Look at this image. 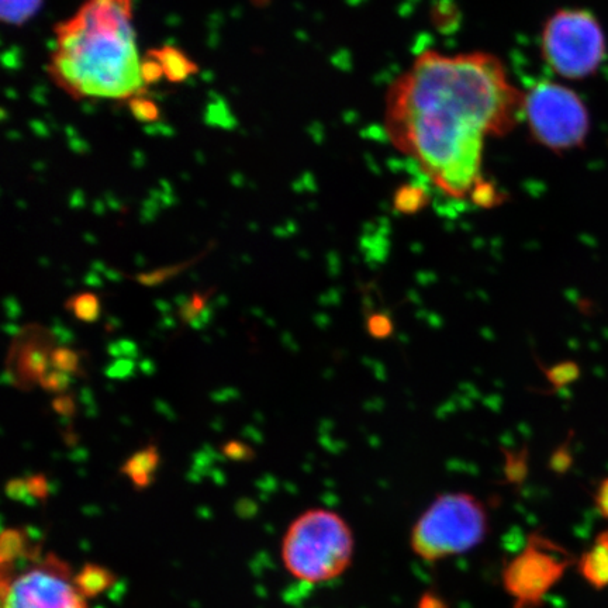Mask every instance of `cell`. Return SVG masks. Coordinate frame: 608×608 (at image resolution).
I'll return each mask as SVG.
<instances>
[{
  "instance_id": "obj_1",
  "label": "cell",
  "mask_w": 608,
  "mask_h": 608,
  "mask_svg": "<svg viewBox=\"0 0 608 608\" xmlns=\"http://www.w3.org/2000/svg\"><path fill=\"white\" fill-rule=\"evenodd\" d=\"M523 102L494 55L424 51L390 85L383 126L435 188L448 198L473 199L487 185V138L509 134L523 119Z\"/></svg>"
},
{
  "instance_id": "obj_2",
  "label": "cell",
  "mask_w": 608,
  "mask_h": 608,
  "mask_svg": "<svg viewBox=\"0 0 608 608\" xmlns=\"http://www.w3.org/2000/svg\"><path fill=\"white\" fill-rule=\"evenodd\" d=\"M131 0H88L58 27L55 81L79 98H129L143 88Z\"/></svg>"
},
{
  "instance_id": "obj_3",
  "label": "cell",
  "mask_w": 608,
  "mask_h": 608,
  "mask_svg": "<svg viewBox=\"0 0 608 608\" xmlns=\"http://www.w3.org/2000/svg\"><path fill=\"white\" fill-rule=\"evenodd\" d=\"M354 547V534L340 514L313 509L290 524L282 559L290 575L302 582H330L350 568Z\"/></svg>"
},
{
  "instance_id": "obj_4",
  "label": "cell",
  "mask_w": 608,
  "mask_h": 608,
  "mask_svg": "<svg viewBox=\"0 0 608 608\" xmlns=\"http://www.w3.org/2000/svg\"><path fill=\"white\" fill-rule=\"evenodd\" d=\"M489 534L485 506L473 494L438 496L414 524L410 545L418 558L437 562L478 547Z\"/></svg>"
},
{
  "instance_id": "obj_5",
  "label": "cell",
  "mask_w": 608,
  "mask_h": 608,
  "mask_svg": "<svg viewBox=\"0 0 608 608\" xmlns=\"http://www.w3.org/2000/svg\"><path fill=\"white\" fill-rule=\"evenodd\" d=\"M542 57L556 75L589 78L606 57V37L599 20L579 9H562L542 29Z\"/></svg>"
},
{
  "instance_id": "obj_6",
  "label": "cell",
  "mask_w": 608,
  "mask_h": 608,
  "mask_svg": "<svg viewBox=\"0 0 608 608\" xmlns=\"http://www.w3.org/2000/svg\"><path fill=\"white\" fill-rule=\"evenodd\" d=\"M523 119L531 137L555 152L582 147L590 130L583 100L556 82H537L524 93Z\"/></svg>"
},
{
  "instance_id": "obj_7",
  "label": "cell",
  "mask_w": 608,
  "mask_h": 608,
  "mask_svg": "<svg viewBox=\"0 0 608 608\" xmlns=\"http://www.w3.org/2000/svg\"><path fill=\"white\" fill-rule=\"evenodd\" d=\"M576 558L544 532L528 535L523 551L504 565V590L513 608H540L552 587L561 582Z\"/></svg>"
},
{
  "instance_id": "obj_8",
  "label": "cell",
  "mask_w": 608,
  "mask_h": 608,
  "mask_svg": "<svg viewBox=\"0 0 608 608\" xmlns=\"http://www.w3.org/2000/svg\"><path fill=\"white\" fill-rule=\"evenodd\" d=\"M9 570L3 572L2 608H86L71 569L57 556Z\"/></svg>"
},
{
  "instance_id": "obj_9",
  "label": "cell",
  "mask_w": 608,
  "mask_h": 608,
  "mask_svg": "<svg viewBox=\"0 0 608 608\" xmlns=\"http://www.w3.org/2000/svg\"><path fill=\"white\" fill-rule=\"evenodd\" d=\"M579 575L594 590L608 587V530L601 531L593 544L576 561Z\"/></svg>"
},
{
  "instance_id": "obj_10",
  "label": "cell",
  "mask_w": 608,
  "mask_h": 608,
  "mask_svg": "<svg viewBox=\"0 0 608 608\" xmlns=\"http://www.w3.org/2000/svg\"><path fill=\"white\" fill-rule=\"evenodd\" d=\"M158 465H160V452L154 445H148L124 462L122 472L133 482L136 489L143 490L151 485Z\"/></svg>"
},
{
  "instance_id": "obj_11",
  "label": "cell",
  "mask_w": 608,
  "mask_h": 608,
  "mask_svg": "<svg viewBox=\"0 0 608 608\" xmlns=\"http://www.w3.org/2000/svg\"><path fill=\"white\" fill-rule=\"evenodd\" d=\"M151 57L160 61L164 75L172 82L185 81L198 71V67L175 47H164L161 50L151 51Z\"/></svg>"
},
{
  "instance_id": "obj_12",
  "label": "cell",
  "mask_w": 608,
  "mask_h": 608,
  "mask_svg": "<svg viewBox=\"0 0 608 608\" xmlns=\"http://www.w3.org/2000/svg\"><path fill=\"white\" fill-rule=\"evenodd\" d=\"M75 585L85 599L95 597L113 585V575L102 566L86 565L78 576H75Z\"/></svg>"
},
{
  "instance_id": "obj_13",
  "label": "cell",
  "mask_w": 608,
  "mask_h": 608,
  "mask_svg": "<svg viewBox=\"0 0 608 608\" xmlns=\"http://www.w3.org/2000/svg\"><path fill=\"white\" fill-rule=\"evenodd\" d=\"M43 6V0H2V20L8 24L20 26L37 15Z\"/></svg>"
},
{
  "instance_id": "obj_14",
  "label": "cell",
  "mask_w": 608,
  "mask_h": 608,
  "mask_svg": "<svg viewBox=\"0 0 608 608\" xmlns=\"http://www.w3.org/2000/svg\"><path fill=\"white\" fill-rule=\"evenodd\" d=\"M67 309L76 319L84 323H95L100 316L99 297L89 292L79 293L68 300Z\"/></svg>"
},
{
  "instance_id": "obj_15",
  "label": "cell",
  "mask_w": 608,
  "mask_h": 608,
  "mask_svg": "<svg viewBox=\"0 0 608 608\" xmlns=\"http://www.w3.org/2000/svg\"><path fill=\"white\" fill-rule=\"evenodd\" d=\"M545 376H547L548 382L554 386L555 389H562L570 383L575 382L579 378L580 369L575 362H561L556 364L552 368L545 369Z\"/></svg>"
},
{
  "instance_id": "obj_16",
  "label": "cell",
  "mask_w": 608,
  "mask_h": 608,
  "mask_svg": "<svg viewBox=\"0 0 608 608\" xmlns=\"http://www.w3.org/2000/svg\"><path fill=\"white\" fill-rule=\"evenodd\" d=\"M427 205L426 193L416 188H404L397 192L395 207L397 212L413 214L420 212Z\"/></svg>"
},
{
  "instance_id": "obj_17",
  "label": "cell",
  "mask_w": 608,
  "mask_h": 608,
  "mask_svg": "<svg viewBox=\"0 0 608 608\" xmlns=\"http://www.w3.org/2000/svg\"><path fill=\"white\" fill-rule=\"evenodd\" d=\"M51 365L58 371L68 373H79L81 371V359L74 350L67 347L55 348L50 355Z\"/></svg>"
},
{
  "instance_id": "obj_18",
  "label": "cell",
  "mask_w": 608,
  "mask_h": 608,
  "mask_svg": "<svg viewBox=\"0 0 608 608\" xmlns=\"http://www.w3.org/2000/svg\"><path fill=\"white\" fill-rule=\"evenodd\" d=\"M207 300L209 293H195L190 297L189 302L182 306L181 316L186 323L195 324L200 319H203V314L206 312Z\"/></svg>"
},
{
  "instance_id": "obj_19",
  "label": "cell",
  "mask_w": 608,
  "mask_h": 608,
  "mask_svg": "<svg viewBox=\"0 0 608 608\" xmlns=\"http://www.w3.org/2000/svg\"><path fill=\"white\" fill-rule=\"evenodd\" d=\"M506 462L507 482L511 483V485H520V483H523V480L527 478L528 472L527 456H525V452L523 455H513L510 454V452H507Z\"/></svg>"
},
{
  "instance_id": "obj_20",
  "label": "cell",
  "mask_w": 608,
  "mask_h": 608,
  "mask_svg": "<svg viewBox=\"0 0 608 608\" xmlns=\"http://www.w3.org/2000/svg\"><path fill=\"white\" fill-rule=\"evenodd\" d=\"M366 330H368L372 338L385 340V338H389L393 334L395 326H393V321L388 314L373 313L366 320Z\"/></svg>"
},
{
  "instance_id": "obj_21",
  "label": "cell",
  "mask_w": 608,
  "mask_h": 608,
  "mask_svg": "<svg viewBox=\"0 0 608 608\" xmlns=\"http://www.w3.org/2000/svg\"><path fill=\"white\" fill-rule=\"evenodd\" d=\"M130 110L138 122L154 123L160 117V110L150 99L134 98L130 102Z\"/></svg>"
},
{
  "instance_id": "obj_22",
  "label": "cell",
  "mask_w": 608,
  "mask_h": 608,
  "mask_svg": "<svg viewBox=\"0 0 608 608\" xmlns=\"http://www.w3.org/2000/svg\"><path fill=\"white\" fill-rule=\"evenodd\" d=\"M40 385L43 386V389H46L47 392L58 393L65 392L69 386V375L68 373L58 371V369L50 368L43 376H41Z\"/></svg>"
},
{
  "instance_id": "obj_23",
  "label": "cell",
  "mask_w": 608,
  "mask_h": 608,
  "mask_svg": "<svg viewBox=\"0 0 608 608\" xmlns=\"http://www.w3.org/2000/svg\"><path fill=\"white\" fill-rule=\"evenodd\" d=\"M221 451L230 461L248 462L255 456L254 451L241 441H228L226 445H223Z\"/></svg>"
},
{
  "instance_id": "obj_24",
  "label": "cell",
  "mask_w": 608,
  "mask_h": 608,
  "mask_svg": "<svg viewBox=\"0 0 608 608\" xmlns=\"http://www.w3.org/2000/svg\"><path fill=\"white\" fill-rule=\"evenodd\" d=\"M136 369L133 359L117 358L109 368L106 369V375L113 379L130 378Z\"/></svg>"
},
{
  "instance_id": "obj_25",
  "label": "cell",
  "mask_w": 608,
  "mask_h": 608,
  "mask_svg": "<svg viewBox=\"0 0 608 608\" xmlns=\"http://www.w3.org/2000/svg\"><path fill=\"white\" fill-rule=\"evenodd\" d=\"M162 75H164V69H162L160 61L155 60L151 55L141 64V78H143L144 84H154V82L160 81Z\"/></svg>"
},
{
  "instance_id": "obj_26",
  "label": "cell",
  "mask_w": 608,
  "mask_h": 608,
  "mask_svg": "<svg viewBox=\"0 0 608 608\" xmlns=\"http://www.w3.org/2000/svg\"><path fill=\"white\" fill-rule=\"evenodd\" d=\"M594 507L601 518L608 521V478L601 480L594 493Z\"/></svg>"
},
{
  "instance_id": "obj_27",
  "label": "cell",
  "mask_w": 608,
  "mask_h": 608,
  "mask_svg": "<svg viewBox=\"0 0 608 608\" xmlns=\"http://www.w3.org/2000/svg\"><path fill=\"white\" fill-rule=\"evenodd\" d=\"M572 465V456H570L569 449L559 448L556 449L554 455L551 458L552 472L554 473H565Z\"/></svg>"
},
{
  "instance_id": "obj_28",
  "label": "cell",
  "mask_w": 608,
  "mask_h": 608,
  "mask_svg": "<svg viewBox=\"0 0 608 608\" xmlns=\"http://www.w3.org/2000/svg\"><path fill=\"white\" fill-rule=\"evenodd\" d=\"M27 487H29L30 496L36 497V499H46L48 493L46 476H30V478L27 479Z\"/></svg>"
},
{
  "instance_id": "obj_29",
  "label": "cell",
  "mask_w": 608,
  "mask_h": 608,
  "mask_svg": "<svg viewBox=\"0 0 608 608\" xmlns=\"http://www.w3.org/2000/svg\"><path fill=\"white\" fill-rule=\"evenodd\" d=\"M417 608H449V606L440 594L427 590L418 599Z\"/></svg>"
},
{
  "instance_id": "obj_30",
  "label": "cell",
  "mask_w": 608,
  "mask_h": 608,
  "mask_svg": "<svg viewBox=\"0 0 608 608\" xmlns=\"http://www.w3.org/2000/svg\"><path fill=\"white\" fill-rule=\"evenodd\" d=\"M6 493L10 499L23 500L29 496V487H27V480L13 479L10 480L8 486H6Z\"/></svg>"
},
{
  "instance_id": "obj_31",
  "label": "cell",
  "mask_w": 608,
  "mask_h": 608,
  "mask_svg": "<svg viewBox=\"0 0 608 608\" xmlns=\"http://www.w3.org/2000/svg\"><path fill=\"white\" fill-rule=\"evenodd\" d=\"M53 407L62 417H72L75 414V402L71 396H58L53 402Z\"/></svg>"
},
{
  "instance_id": "obj_32",
  "label": "cell",
  "mask_w": 608,
  "mask_h": 608,
  "mask_svg": "<svg viewBox=\"0 0 608 608\" xmlns=\"http://www.w3.org/2000/svg\"><path fill=\"white\" fill-rule=\"evenodd\" d=\"M110 354L117 358L133 359L134 355H137V347L131 341H120L112 345Z\"/></svg>"
}]
</instances>
